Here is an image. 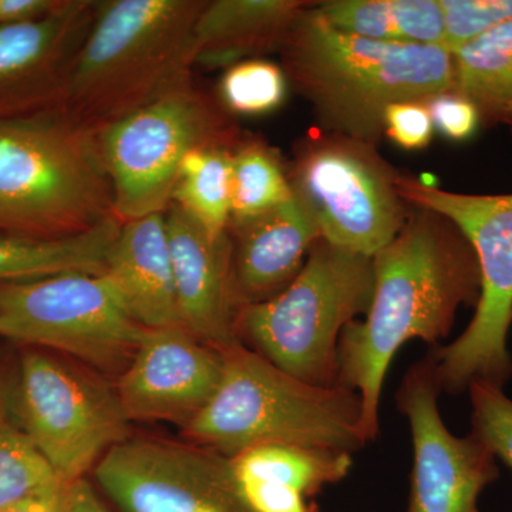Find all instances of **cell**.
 <instances>
[{
	"instance_id": "obj_28",
	"label": "cell",
	"mask_w": 512,
	"mask_h": 512,
	"mask_svg": "<svg viewBox=\"0 0 512 512\" xmlns=\"http://www.w3.org/2000/svg\"><path fill=\"white\" fill-rule=\"evenodd\" d=\"M316 10L340 32L376 42H400L390 0H332Z\"/></svg>"
},
{
	"instance_id": "obj_23",
	"label": "cell",
	"mask_w": 512,
	"mask_h": 512,
	"mask_svg": "<svg viewBox=\"0 0 512 512\" xmlns=\"http://www.w3.org/2000/svg\"><path fill=\"white\" fill-rule=\"evenodd\" d=\"M232 150L214 144L191 151L181 165L171 200L214 238L225 237L231 227Z\"/></svg>"
},
{
	"instance_id": "obj_34",
	"label": "cell",
	"mask_w": 512,
	"mask_h": 512,
	"mask_svg": "<svg viewBox=\"0 0 512 512\" xmlns=\"http://www.w3.org/2000/svg\"><path fill=\"white\" fill-rule=\"evenodd\" d=\"M70 485L72 484H62L53 490L30 495L0 512H67Z\"/></svg>"
},
{
	"instance_id": "obj_10",
	"label": "cell",
	"mask_w": 512,
	"mask_h": 512,
	"mask_svg": "<svg viewBox=\"0 0 512 512\" xmlns=\"http://www.w3.org/2000/svg\"><path fill=\"white\" fill-rule=\"evenodd\" d=\"M396 180L370 144L336 134L309 144L289 177L320 239L369 258L406 224Z\"/></svg>"
},
{
	"instance_id": "obj_16",
	"label": "cell",
	"mask_w": 512,
	"mask_h": 512,
	"mask_svg": "<svg viewBox=\"0 0 512 512\" xmlns=\"http://www.w3.org/2000/svg\"><path fill=\"white\" fill-rule=\"evenodd\" d=\"M180 325L211 348L241 345L229 235L214 238L177 205L165 211Z\"/></svg>"
},
{
	"instance_id": "obj_9",
	"label": "cell",
	"mask_w": 512,
	"mask_h": 512,
	"mask_svg": "<svg viewBox=\"0 0 512 512\" xmlns=\"http://www.w3.org/2000/svg\"><path fill=\"white\" fill-rule=\"evenodd\" d=\"M147 328L103 274H66L0 284V336L46 346L100 369L133 359Z\"/></svg>"
},
{
	"instance_id": "obj_19",
	"label": "cell",
	"mask_w": 512,
	"mask_h": 512,
	"mask_svg": "<svg viewBox=\"0 0 512 512\" xmlns=\"http://www.w3.org/2000/svg\"><path fill=\"white\" fill-rule=\"evenodd\" d=\"M305 2L298 0H212L195 23V64L229 69L278 49Z\"/></svg>"
},
{
	"instance_id": "obj_17",
	"label": "cell",
	"mask_w": 512,
	"mask_h": 512,
	"mask_svg": "<svg viewBox=\"0 0 512 512\" xmlns=\"http://www.w3.org/2000/svg\"><path fill=\"white\" fill-rule=\"evenodd\" d=\"M234 231L232 285L239 308L266 301L291 284L320 239L315 221L295 195Z\"/></svg>"
},
{
	"instance_id": "obj_31",
	"label": "cell",
	"mask_w": 512,
	"mask_h": 512,
	"mask_svg": "<svg viewBox=\"0 0 512 512\" xmlns=\"http://www.w3.org/2000/svg\"><path fill=\"white\" fill-rule=\"evenodd\" d=\"M384 133L397 146L420 150L430 143L434 126L426 101H402L384 111Z\"/></svg>"
},
{
	"instance_id": "obj_33",
	"label": "cell",
	"mask_w": 512,
	"mask_h": 512,
	"mask_svg": "<svg viewBox=\"0 0 512 512\" xmlns=\"http://www.w3.org/2000/svg\"><path fill=\"white\" fill-rule=\"evenodd\" d=\"M63 3L64 0H0V26L46 18Z\"/></svg>"
},
{
	"instance_id": "obj_5",
	"label": "cell",
	"mask_w": 512,
	"mask_h": 512,
	"mask_svg": "<svg viewBox=\"0 0 512 512\" xmlns=\"http://www.w3.org/2000/svg\"><path fill=\"white\" fill-rule=\"evenodd\" d=\"M222 353L220 386L185 427L214 453L285 444L353 454L366 446L359 394L303 382L242 345Z\"/></svg>"
},
{
	"instance_id": "obj_36",
	"label": "cell",
	"mask_w": 512,
	"mask_h": 512,
	"mask_svg": "<svg viewBox=\"0 0 512 512\" xmlns=\"http://www.w3.org/2000/svg\"><path fill=\"white\" fill-rule=\"evenodd\" d=\"M507 114H510V116H512V107L510 110H508V113Z\"/></svg>"
},
{
	"instance_id": "obj_8",
	"label": "cell",
	"mask_w": 512,
	"mask_h": 512,
	"mask_svg": "<svg viewBox=\"0 0 512 512\" xmlns=\"http://www.w3.org/2000/svg\"><path fill=\"white\" fill-rule=\"evenodd\" d=\"M235 131L220 107L191 82L96 133L121 222L163 214L185 157L197 148L231 146Z\"/></svg>"
},
{
	"instance_id": "obj_6",
	"label": "cell",
	"mask_w": 512,
	"mask_h": 512,
	"mask_svg": "<svg viewBox=\"0 0 512 512\" xmlns=\"http://www.w3.org/2000/svg\"><path fill=\"white\" fill-rule=\"evenodd\" d=\"M373 289L372 258L319 239L291 284L238 309V336L289 375L336 386L340 336L369 311Z\"/></svg>"
},
{
	"instance_id": "obj_1",
	"label": "cell",
	"mask_w": 512,
	"mask_h": 512,
	"mask_svg": "<svg viewBox=\"0 0 512 512\" xmlns=\"http://www.w3.org/2000/svg\"><path fill=\"white\" fill-rule=\"evenodd\" d=\"M375 289L363 322H352L339 340L338 384L359 394L366 441L379 434L384 377L404 343L437 345L453 329L458 309L477 305L480 269L456 225L421 210L373 256Z\"/></svg>"
},
{
	"instance_id": "obj_2",
	"label": "cell",
	"mask_w": 512,
	"mask_h": 512,
	"mask_svg": "<svg viewBox=\"0 0 512 512\" xmlns=\"http://www.w3.org/2000/svg\"><path fill=\"white\" fill-rule=\"evenodd\" d=\"M279 52L286 77L336 136L375 143L384 111L454 90L446 47L376 42L340 32L316 8L292 20Z\"/></svg>"
},
{
	"instance_id": "obj_4",
	"label": "cell",
	"mask_w": 512,
	"mask_h": 512,
	"mask_svg": "<svg viewBox=\"0 0 512 512\" xmlns=\"http://www.w3.org/2000/svg\"><path fill=\"white\" fill-rule=\"evenodd\" d=\"M111 217L96 134L59 109L0 119V232L72 238Z\"/></svg>"
},
{
	"instance_id": "obj_13",
	"label": "cell",
	"mask_w": 512,
	"mask_h": 512,
	"mask_svg": "<svg viewBox=\"0 0 512 512\" xmlns=\"http://www.w3.org/2000/svg\"><path fill=\"white\" fill-rule=\"evenodd\" d=\"M440 392L430 356L407 372L397 392L414 450L406 512H480L481 494L500 477L497 457L473 433H450L439 412Z\"/></svg>"
},
{
	"instance_id": "obj_26",
	"label": "cell",
	"mask_w": 512,
	"mask_h": 512,
	"mask_svg": "<svg viewBox=\"0 0 512 512\" xmlns=\"http://www.w3.org/2000/svg\"><path fill=\"white\" fill-rule=\"evenodd\" d=\"M288 77L268 60L249 59L229 67L221 77L218 94L222 107L239 116H264L282 106Z\"/></svg>"
},
{
	"instance_id": "obj_20",
	"label": "cell",
	"mask_w": 512,
	"mask_h": 512,
	"mask_svg": "<svg viewBox=\"0 0 512 512\" xmlns=\"http://www.w3.org/2000/svg\"><path fill=\"white\" fill-rule=\"evenodd\" d=\"M123 222H101L77 237L42 239L0 232V284L30 281L66 272L101 274L107 252Z\"/></svg>"
},
{
	"instance_id": "obj_22",
	"label": "cell",
	"mask_w": 512,
	"mask_h": 512,
	"mask_svg": "<svg viewBox=\"0 0 512 512\" xmlns=\"http://www.w3.org/2000/svg\"><path fill=\"white\" fill-rule=\"evenodd\" d=\"M454 90L485 113L512 107V18L451 52Z\"/></svg>"
},
{
	"instance_id": "obj_3",
	"label": "cell",
	"mask_w": 512,
	"mask_h": 512,
	"mask_svg": "<svg viewBox=\"0 0 512 512\" xmlns=\"http://www.w3.org/2000/svg\"><path fill=\"white\" fill-rule=\"evenodd\" d=\"M202 0L99 2L59 110L96 134L191 82Z\"/></svg>"
},
{
	"instance_id": "obj_11",
	"label": "cell",
	"mask_w": 512,
	"mask_h": 512,
	"mask_svg": "<svg viewBox=\"0 0 512 512\" xmlns=\"http://www.w3.org/2000/svg\"><path fill=\"white\" fill-rule=\"evenodd\" d=\"M23 433L64 483L72 484L121 441L128 419L117 393L39 352L20 367Z\"/></svg>"
},
{
	"instance_id": "obj_12",
	"label": "cell",
	"mask_w": 512,
	"mask_h": 512,
	"mask_svg": "<svg viewBox=\"0 0 512 512\" xmlns=\"http://www.w3.org/2000/svg\"><path fill=\"white\" fill-rule=\"evenodd\" d=\"M94 477L126 512H251L227 457L168 441H121L100 458Z\"/></svg>"
},
{
	"instance_id": "obj_14",
	"label": "cell",
	"mask_w": 512,
	"mask_h": 512,
	"mask_svg": "<svg viewBox=\"0 0 512 512\" xmlns=\"http://www.w3.org/2000/svg\"><path fill=\"white\" fill-rule=\"evenodd\" d=\"M224 353L181 325L146 329L120 377L117 397L128 420L174 421L185 427L211 402Z\"/></svg>"
},
{
	"instance_id": "obj_25",
	"label": "cell",
	"mask_w": 512,
	"mask_h": 512,
	"mask_svg": "<svg viewBox=\"0 0 512 512\" xmlns=\"http://www.w3.org/2000/svg\"><path fill=\"white\" fill-rule=\"evenodd\" d=\"M62 484L23 430L0 419V510Z\"/></svg>"
},
{
	"instance_id": "obj_24",
	"label": "cell",
	"mask_w": 512,
	"mask_h": 512,
	"mask_svg": "<svg viewBox=\"0 0 512 512\" xmlns=\"http://www.w3.org/2000/svg\"><path fill=\"white\" fill-rule=\"evenodd\" d=\"M292 197L291 181L272 148L248 141L232 150L231 227L247 224Z\"/></svg>"
},
{
	"instance_id": "obj_7",
	"label": "cell",
	"mask_w": 512,
	"mask_h": 512,
	"mask_svg": "<svg viewBox=\"0 0 512 512\" xmlns=\"http://www.w3.org/2000/svg\"><path fill=\"white\" fill-rule=\"evenodd\" d=\"M396 185L403 200L456 225L480 269V298L470 325L430 356L441 390L461 393L473 383L504 389L512 376V194H458L403 177Z\"/></svg>"
},
{
	"instance_id": "obj_32",
	"label": "cell",
	"mask_w": 512,
	"mask_h": 512,
	"mask_svg": "<svg viewBox=\"0 0 512 512\" xmlns=\"http://www.w3.org/2000/svg\"><path fill=\"white\" fill-rule=\"evenodd\" d=\"M434 130L450 140H468L476 133L480 124V113L476 104L456 90L437 94L426 101Z\"/></svg>"
},
{
	"instance_id": "obj_21",
	"label": "cell",
	"mask_w": 512,
	"mask_h": 512,
	"mask_svg": "<svg viewBox=\"0 0 512 512\" xmlns=\"http://www.w3.org/2000/svg\"><path fill=\"white\" fill-rule=\"evenodd\" d=\"M232 477L284 485L312 498L352 470V454L285 444H266L228 458Z\"/></svg>"
},
{
	"instance_id": "obj_18",
	"label": "cell",
	"mask_w": 512,
	"mask_h": 512,
	"mask_svg": "<svg viewBox=\"0 0 512 512\" xmlns=\"http://www.w3.org/2000/svg\"><path fill=\"white\" fill-rule=\"evenodd\" d=\"M101 274L144 328L180 325L165 212L123 222Z\"/></svg>"
},
{
	"instance_id": "obj_27",
	"label": "cell",
	"mask_w": 512,
	"mask_h": 512,
	"mask_svg": "<svg viewBox=\"0 0 512 512\" xmlns=\"http://www.w3.org/2000/svg\"><path fill=\"white\" fill-rule=\"evenodd\" d=\"M468 393L473 409L471 433L512 470V400L503 387L490 383H473Z\"/></svg>"
},
{
	"instance_id": "obj_30",
	"label": "cell",
	"mask_w": 512,
	"mask_h": 512,
	"mask_svg": "<svg viewBox=\"0 0 512 512\" xmlns=\"http://www.w3.org/2000/svg\"><path fill=\"white\" fill-rule=\"evenodd\" d=\"M390 9L400 42L446 47L440 0H390Z\"/></svg>"
},
{
	"instance_id": "obj_29",
	"label": "cell",
	"mask_w": 512,
	"mask_h": 512,
	"mask_svg": "<svg viewBox=\"0 0 512 512\" xmlns=\"http://www.w3.org/2000/svg\"><path fill=\"white\" fill-rule=\"evenodd\" d=\"M440 6L450 52L512 18V0H440Z\"/></svg>"
},
{
	"instance_id": "obj_35",
	"label": "cell",
	"mask_w": 512,
	"mask_h": 512,
	"mask_svg": "<svg viewBox=\"0 0 512 512\" xmlns=\"http://www.w3.org/2000/svg\"><path fill=\"white\" fill-rule=\"evenodd\" d=\"M67 512H110L84 478L70 485Z\"/></svg>"
},
{
	"instance_id": "obj_15",
	"label": "cell",
	"mask_w": 512,
	"mask_h": 512,
	"mask_svg": "<svg viewBox=\"0 0 512 512\" xmlns=\"http://www.w3.org/2000/svg\"><path fill=\"white\" fill-rule=\"evenodd\" d=\"M97 5L64 0L46 18L0 26V119L60 109Z\"/></svg>"
}]
</instances>
